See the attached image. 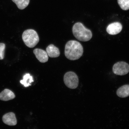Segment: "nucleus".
Returning a JSON list of instances; mask_svg holds the SVG:
<instances>
[{
  "label": "nucleus",
  "mask_w": 129,
  "mask_h": 129,
  "mask_svg": "<svg viewBox=\"0 0 129 129\" xmlns=\"http://www.w3.org/2000/svg\"><path fill=\"white\" fill-rule=\"evenodd\" d=\"M122 26L120 22H116L109 24L106 28V31L109 35H115L120 32Z\"/></svg>",
  "instance_id": "obj_6"
},
{
  "label": "nucleus",
  "mask_w": 129,
  "mask_h": 129,
  "mask_svg": "<svg viewBox=\"0 0 129 129\" xmlns=\"http://www.w3.org/2000/svg\"><path fill=\"white\" fill-rule=\"evenodd\" d=\"M46 51L48 56L51 58L57 57L60 55L59 48L53 44L49 45L46 48Z\"/></svg>",
  "instance_id": "obj_9"
},
{
  "label": "nucleus",
  "mask_w": 129,
  "mask_h": 129,
  "mask_svg": "<svg viewBox=\"0 0 129 129\" xmlns=\"http://www.w3.org/2000/svg\"><path fill=\"white\" fill-rule=\"evenodd\" d=\"M83 53V47L78 41L70 40L66 43L64 54L66 57L69 60H77L81 57Z\"/></svg>",
  "instance_id": "obj_1"
},
{
  "label": "nucleus",
  "mask_w": 129,
  "mask_h": 129,
  "mask_svg": "<svg viewBox=\"0 0 129 129\" xmlns=\"http://www.w3.org/2000/svg\"><path fill=\"white\" fill-rule=\"evenodd\" d=\"M72 30L74 36L80 41H88L92 38L91 30L86 28L81 22H77L74 24Z\"/></svg>",
  "instance_id": "obj_2"
},
{
  "label": "nucleus",
  "mask_w": 129,
  "mask_h": 129,
  "mask_svg": "<svg viewBox=\"0 0 129 129\" xmlns=\"http://www.w3.org/2000/svg\"><path fill=\"white\" fill-rule=\"evenodd\" d=\"M117 95L121 98H126L129 96V85L121 86L117 91Z\"/></svg>",
  "instance_id": "obj_11"
},
{
  "label": "nucleus",
  "mask_w": 129,
  "mask_h": 129,
  "mask_svg": "<svg viewBox=\"0 0 129 129\" xmlns=\"http://www.w3.org/2000/svg\"><path fill=\"white\" fill-rule=\"evenodd\" d=\"M5 48L6 45L4 43H0V60L4 58Z\"/></svg>",
  "instance_id": "obj_15"
},
{
  "label": "nucleus",
  "mask_w": 129,
  "mask_h": 129,
  "mask_svg": "<svg viewBox=\"0 0 129 129\" xmlns=\"http://www.w3.org/2000/svg\"><path fill=\"white\" fill-rule=\"evenodd\" d=\"M22 37L26 46L30 48L34 47L39 41L38 33L35 30L32 29H28L24 31Z\"/></svg>",
  "instance_id": "obj_3"
},
{
  "label": "nucleus",
  "mask_w": 129,
  "mask_h": 129,
  "mask_svg": "<svg viewBox=\"0 0 129 129\" xmlns=\"http://www.w3.org/2000/svg\"><path fill=\"white\" fill-rule=\"evenodd\" d=\"M15 97L14 93L10 90L6 89L0 93V100L8 101L14 99Z\"/></svg>",
  "instance_id": "obj_10"
},
{
  "label": "nucleus",
  "mask_w": 129,
  "mask_h": 129,
  "mask_svg": "<svg viewBox=\"0 0 129 129\" xmlns=\"http://www.w3.org/2000/svg\"><path fill=\"white\" fill-rule=\"evenodd\" d=\"M64 81L68 87L75 89L79 85V79L77 74L72 72L66 73L64 77Z\"/></svg>",
  "instance_id": "obj_4"
},
{
  "label": "nucleus",
  "mask_w": 129,
  "mask_h": 129,
  "mask_svg": "<svg viewBox=\"0 0 129 129\" xmlns=\"http://www.w3.org/2000/svg\"><path fill=\"white\" fill-rule=\"evenodd\" d=\"M33 53L40 62L44 63L48 61V55L46 51L39 48H36L34 50Z\"/></svg>",
  "instance_id": "obj_7"
},
{
  "label": "nucleus",
  "mask_w": 129,
  "mask_h": 129,
  "mask_svg": "<svg viewBox=\"0 0 129 129\" xmlns=\"http://www.w3.org/2000/svg\"><path fill=\"white\" fill-rule=\"evenodd\" d=\"M112 70L114 73L116 75H125L129 72V64L123 61L118 62L113 66Z\"/></svg>",
  "instance_id": "obj_5"
},
{
  "label": "nucleus",
  "mask_w": 129,
  "mask_h": 129,
  "mask_svg": "<svg viewBox=\"0 0 129 129\" xmlns=\"http://www.w3.org/2000/svg\"><path fill=\"white\" fill-rule=\"evenodd\" d=\"M16 4L18 9L23 10L26 8L29 4L30 0H12Z\"/></svg>",
  "instance_id": "obj_12"
},
{
  "label": "nucleus",
  "mask_w": 129,
  "mask_h": 129,
  "mask_svg": "<svg viewBox=\"0 0 129 129\" xmlns=\"http://www.w3.org/2000/svg\"><path fill=\"white\" fill-rule=\"evenodd\" d=\"M33 77L29 74H27L24 76L23 80H21L20 83L25 87L31 85L30 83L33 82Z\"/></svg>",
  "instance_id": "obj_13"
},
{
  "label": "nucleus",
  "mask_w": 129,
  "mask_h": 129,
  "mask_svg": "<svg viewBox=\"0 0 129 129\" xmlns=\"http://www.w3.org/2000/svg\"><path fill=\"white\" fill-rule=\"evenodd\" d=\"M118 3L121 9L123 10L129 9V0H117Z\"/></svg>",
  "instance_id": "obj_14"
},
{
  "label": "nucleus",
  "mask_w": 129,
  "mask_h": 129,
  "mask_svg": "<svg viewBox=\"0 0 129 129\" xmlns=\"http://www.w3.org/2000/svg\"><path fill=\"white\" fill-rule=\"evenodd\" d=\"M3 122L6 124L14 126L17 124V120L15 114L13 112H10L5 114L3 117Z\"/></svg>",
  "instance_id": "obj_8"
}]
</instances>
